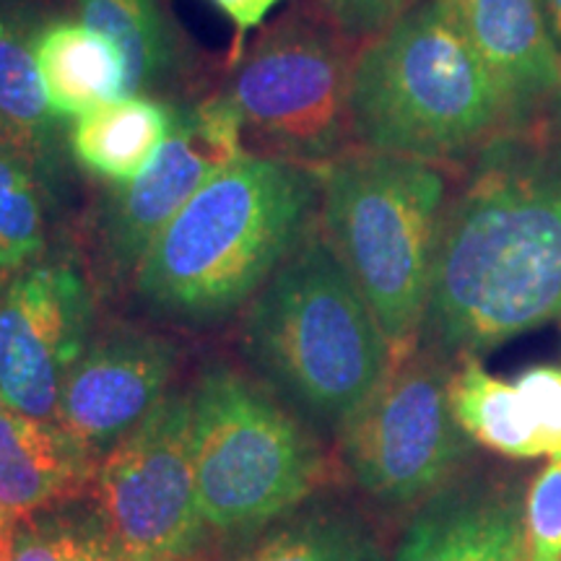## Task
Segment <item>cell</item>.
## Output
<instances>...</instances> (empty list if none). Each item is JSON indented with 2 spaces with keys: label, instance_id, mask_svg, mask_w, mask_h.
Wrapping results in <instances>:
<instances>
[{
  "label": "cell",
  "instance_id": "1",
  "mask_svg": "<svg viewBox=\"0 0 561 561\" xmlns=\"http://www.w3.org/2000/svg\"><path fill=\"white\" fill-rule=\"evenodd\" d=\"M502 144L439 224L419 346L455 364L561 318V159Z\"/></svg>",
  "mask_w": 561,
  "mask_h": 561
},
{
  "label": "cell",
  "instance_id": "2",
  "mask_svg": "<svg viewBox=\"0 0 561 561\" xmlns=\"http://www.w3.org/2000/svg\"><path fill=\"white\" fill-rule=\"evenodd\" d=\"M318 224V170L242 151L159 231L133 291L153 318L216 325L242 312Z\"/></svg>",
  "mask_w": 561,
  "mask_h": 561
},
{
  "label": "cell",
  "instance_id": "3",
  "mask_svg": "<svg viewBox=\"0 0 561 561\" xmlns=\"http://www.w3.org/2000/svg\"><path fill=\"white\" fill-rule=\"evenodd\" d=\"M517 125L507 96L442 0H419L356 50L354 144L445 164L481 157Z\"/></svg>",
  "mask_w": 561,
  "mask_h": 561
},
{
  "label": "cell",
  "instance_id": "4",
  "mask_svg": "<svg viewBox=\"0 0 561 561\" xmlns=\"http://www.w3.org/2000/svg\"><path fill=\"white\" fill-rule=\"evenodd\" d=\"M242 348L273 388L335 432L392 367L380 320L320 224L244 307Z\"/></svg>",
  "mask_w": 561,
  "mask_h": 561
},
{
  "label": "cell",
  "instance_id": "5",
  "mask_svg": "<svg viewBox=\"0 0 561 561\" xmlns=\"http://www.w3.org/2000/svg\"><path fill=\"white\" fill-rule=\"evenodd\" d=\"M320 172V227L392 348L419 346L447 180L437 164L354 146Z\"/></svg>",
  "mask_w": 561,
  "mask_h": 561
},
{
  "label": "cell",
  "instance_id": "6",
  "mask_svg": "<svg viewBox=\"0 0 561 561\" xmlns=\"http://www.w3.org/2000/svg\"><path fill=\"white\" fill-rule=\"evenodd\" d=\"M193 462L203 520L255 533L299 510L325 481L320 445L261 385L214 364L191 390Z\"/></svg>",
  "mask_w": 561,
  "mask_h": 561
},
{
  "label": "cell",
  "instance_id": "7",
  "mask_svg": "<svg viewBox=\"0 0 561 561\" xmlns=\"http://www.w3.org/2000/svg\"><path fill=\"white\" fill-rule=\"evenodd\" d=\"M354 42L320 0H294L231 62L221 91L242 121L244 151L322 170L354 149Z\"/></svg>",
  "mask_w": 561,
  "mask_h": 561
},
{
  "label": "cell",
  "instance_id": "8",
  "mask_svg": "<svg viewBox=\"0 0 561 561\" xmlns=\"http://www.w3.org/2000/svg\"><path fill=\"white\" fill-rule=\"evenodd\" d=\"M455 367L416 346L339 430L351 479L385 507H421L473 455L476 442L453 411Z\"/></svg>",
  "mask_w": 561,
  "mask_h": 561
},
{
  "label": "cell",
  "instance_id": "9",
  "mask_svg": "<svg viewBox=\"0 0 561 561\" xmlns=\"http://www.w3.org/2000/svg\"><path fill=\"white\" fill-rule=\"evenodd\" d=\"M89 491L96 533L121 561L191 557L208 530L195 483L191 392L167 396L102 455Z\"/></svg>",
  "mask_w": 561,
  "mask_h": 561
},
{
  "label": "cell",
  "instance_id": "10",
  "mask_svg": "<svg viewBox=\"0 0 561 561\" xmlns=\"http://www.w3.org/2000/svg\"><path fill=\"white\" fill-rule=\"evenodd\" d=\"M244 151L242 121L221 89L180 104L157 157L138 178L104 185L91 208L96 255L112 280H130L174 214Z\"/></svg>",
  "mask_w": 561,
  "mask_h": 561
},
{
  "label": "cell",
  "instance_id": "11",
  "mask_svg": "<svg viewBox=\"0 0 561 561\" xmlns=\"http://www.w3.org/2000/svg\"><path fill=\"white\" fill-rule=\"evenodd\" d=\"M94 291L70 257H42L0 286V401L55 421L68 371L94 339Z\"/></svg>",
  "mask_w": 561,
  "mask_h": 561
},
{
  "label": "cell",
  "instance_id": "12",
  "mask_svg": "<svg viewBox=\"0 0 561 561\" xmlns=\"http://www.w3.org/2000/svg\"><path fill=\"white\" fill-rule=\"evenodd\" d=\"M178 362L180 348L144 328L94 333L62 382L55 424L100 462L164 401Z\"/></svg>",
  "mask_w": 561,
  "mask_h": 561
},
{
  "label": "cell",
  "instance_id": "13",
  "mask_svg": "<svg viewBox=\"0 0 561 561\" xmlns=\"http://www.w3.org/2000/svg\"><path fill=\"white\" fill-rule=\"evenodd\" d=\"M515 473H458L413 512L392 561H528Z\"/></svg>",
  "mask_w": 561,
  "mask_h": 561
},
{
  "label": "cell",
  "instance_id": "14",
  "mask_svg": "<svg viewBox=\"0 0 561 561\" xmlns=\"http://www.w3.org/2000/svg\"><path fill=\"white\" fill-rule=\"evenodd\" d=\"M42 19L32 0H0V146L32 167L60 208L76 167L68 151L70 123L53 110L34 55Z\"/></svg>",
  "mask_w": 561,
  "mask_h": 561
},
{
  "label": "cell",
  "instance_id": "15",
  "mask_svg": "<svg viewBox=\"0 0 561 561\" xmlns=\"http://www.w3.org/2000/svg\"><path fill=\"white\" fill-rule=\"evenodd\" d=\"M486 62L517 123L561 96V55L543 0H442Z\"/></svg>",
  "mask_w": 561,
  "mask_h": 561
},
{
  "label": "cell",
  "instance_id": "16",
  "mask_svg": "<svg viewBox=\"0 0 561 561\" xmlns=\"http://www.w3.org/2000/svg\"><path fill=\"white\" fill-rule=\"evenodd\" d=\"M96 460L55 421L0 401V512L26 520L89 491Z\"/></svg>",
  "mask_w": 561,
  "mask_h": 561
},
{
  "label": "cell",
  "instance_id": "17",
  "mask_svg": "<svg viewBox=\"0 0 561 561\" xmlns=\"http://www.w3.org/2000/svg\"><path fill=\"white\" fill-rule=\"evenodd\" d=\"M76 16L121 50L128 94L174 102L198 68L193 42L164 0H76Z\"/></svg>",
  "mask_w": 561,
  "mask_h": 561
},
{
  "label": "cell",
  "instance_id": "18",
  "mask_svg": "<svg viewBox=\"0 0 561 561\" xmlns=\"http://www.w3.org/2000/svg\"><path fill=\"white\" fill-rule=\"evenodd\" d=\"M34 55L53 110L62 121L73 123L128 94V70L121 50L79 16L53 13L42 19Z\"/></svg>",
  "mask_w": 561,
  "mask_h": 561
},
{
  "label": "cell",
  "instance_id": "19",
  "mask_svg": "<svg viewBox=\"0 0 561 561\" xmlns=\"http://www.w3.org/2000/svg\"><path fill=\"white\" fill-rule=\"evenodd\" d=\"M174 117L178 102L125 94L70 123V161L104 185L138 178L170 136Z\"/></svg>",
  "mask_w": 561,
  "mask_h": 561
},
{
  "label": "cell",
  "instance_id": "20",
  "mask_svg": "<svg viewBox=\"0 0 561 561\" xmlns=\"http://www.w3.org/2000/svg\"><path fill=\"white\" fill-rule=\"evenodd\" d=\"M234 561H388V553L356 510L312 504L263 528Z\"/></svg>",
  "mask_w": 561,
  "mask_h": 561
},
{
  "label": "cell",
  "instance_id": "21",
  "mask_svg": "<svg viewBox=\"0 0 561 561\" xmlns=\"http://www.w3.org/2000/svg\"><path fill=\"white\" fill-rule=\"evenodd\" d=\"M453 411L476 445L515 460L546 455L515 382H504L481 359H462L453 377Z\"/></svg>",
  "mask_w": 561,
  "mask_h": 561
},
{
  "label": "cell",
  "instance_id": "22",
  "mask_svg": "<svg viewBox=\"0 0 561 561\" xmlns=\"http://www.w3.org/2000/svg\"><path fill=\"white\" fill-rule=\"evenodd\" d=\"M50 193L19 153L0 146V286L47 252Z\"/></svg>",
  "mask_w": 561,
  "mask_h": 561
},
{
  "label": "cell",
  "instance_id": "23",
  "mask_svg": "<svg viewBox=\"0 0 561 561\" xmlns=\"http://www.w3.org/2000/svg\"><path fill=\"white\" fill-rule=\"evenodd\" d=\"M528 561H561V458H551L525 491Z\"/></svg>",
  "mask_w": 561,
  "mask_h": 561
},
{
  "label": "cell",
  "instance_id": "24",
  "mask_svg": "<svg viewBox=\"0 0 561 561\" xmlns=\"http://www.w3.org/2000/svg\"><path fill=\"white\" fill-rule=\"evenodd\" d=\"M94 538L96 528L79 530L66 523H34L26 517L13 530L11 561H83Z\"/></svg>",
  "mask_w": 561,
  "mask_h": 561
},
{
  "label": "cell",
  "instance_id": "25",
  "mask_svg": "<svg viewBox=\"0 0 561 561\" xmlns=\"http://www.w3.org/2000/svg\"><path fill=\"white\" fill-rule=\"evenodd\" d=\"M525 409H528L546 455L561 458V369L533 367L515 380Z\"/></svg>",
  "mask_w": 561,
  "mask_h": 561
},
{
  "label": "cell",
  "instance_id": "26",
  "mask_svg": "<svg viewBox=\"0 0 561 561\" xmlns=\"http://www.w3.org/2000/svg\"><path fill=\"white\" fill-rule=\"evenodd\" d=\"M413 3H419V0H320L333 24L354 45H364L367 39L388 30L392 21L403 16Z\"/></svg>",
  "mask_w": 561,
  "mask_h": 561
},
{
  "label": "cell",
  "instance_id": "27",
  "mask_svg": "<svg viewBox=\"0 0 561 561\" xmlns=\"http://www.w3.org/2000/svg\"><path fill=\"white\" fill-rule=\"evenodd\" d=\"M208 3L219 13H224V19L234 30V47H231V62H234L244 47H248L250 34L263 30L271 21L273 11L280 3H286V0H208Z\"/></svg>",
  "mask_w": 561,
  "mask_h": 561
},
{
  "label": "cell",
  "instance_id": "28",
  "mask_svg": "<svg viewBox=\"0 0 561 561\" xmlns=\"http://www.w3.org/2000/svg\"><path fill=\"white\" fill-rule=\"evenodd\" d=\"M13 530H16V520L0 512V561H11Z\"/></svg>",
  "mask_w": 561,
  "mask_h": 561
},
{
  "label": "cell",
  "instance_id": "29",
  "mask_svg": "<svg viewBox=\"0 0 561 561\" xmlns=\"http://www.w3.org/2000/svg\"><path fill=\"white\" fill-rule=\"evenodd\" d=\"M546 5V19H549L551 37L557 42L559 55H561V0H543Z\"/></svg>",
  "mask_w": 561,
  "mask_h": 561
},
{
  "label": "cell",
  "instance_id": "30",
  "mask_svg": "<svg viewBox=\"0 0 561 561\" xmlns=\"http://www.w3.org/2000/svg\"><path fill=\"white\" fill-rule=\"evenodd\" d=\"M83 561H121V559H117L115 553H112L107 546H104L100 533H96L94 543L89 546V551H87V557H83Z\"/></svg>",
  "mask_w": 561,
  "mask_h": 561
},
{
  "label": "cell",
  "instance_id": "31",
  "mask_svg": "<svg viewBox=\"0 0 561 561\" xmlns=\"http://www.w3.org/2000/svg\"><path fill=\"white\" fill-rule=\"evenodd\" d=\"M172 561H185V559H172Z\"/></svg>",
  "mask_w": 561,
  "mask_h": 561
}]
</instances>
